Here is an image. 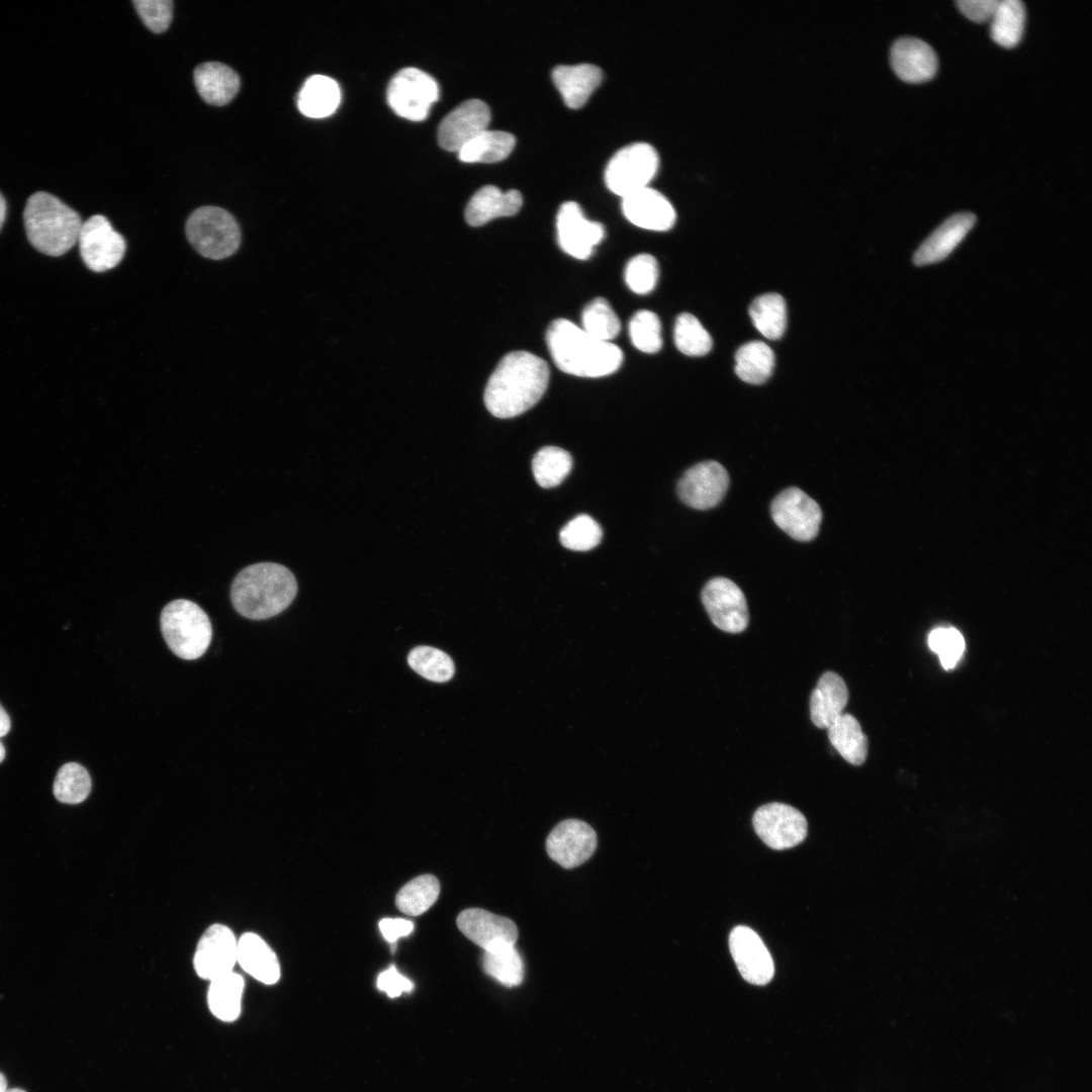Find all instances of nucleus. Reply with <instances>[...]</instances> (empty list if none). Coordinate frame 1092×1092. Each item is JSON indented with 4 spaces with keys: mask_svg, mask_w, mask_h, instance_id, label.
<instances>
[{
    "mask_svg": "<svg viewBox=\"0 0 1092 1092\" xmlns=\"http://www.w3.org/2000/svg\"><path fill=\"white\" fill-rule=\"evenodd\" d=\"M482 967L486 975L506 987L519 986L524 979V961L515 944L507 943L484 950Z\"/></svg>",
    "mask_w": 1092,
    "mask_h": 1092,
    "instance_id": "473e14b6",
    "label": "nucleus"
},
{
    "mask_svg": "<svg viewBox=\"0 0 1092 1092\" xmlns=\"http://www.w3.org/2000/svg\"><path fill=\"white\" fill-rule=\"evenodd\" d=\"M515 136L504 130L485 129L457 153L465 163H493L506 159L514 150Z\"/></svg>",
    "mask_w": 1092,
    "mask_h": 1092,
    "instance_id": "7c9ffc66",
    "label": "nucleus"
},
{
    "mask_svg": "<svg viewBox=\"0 0 1092 1092\" xmlns=\"http://www.w3.org/2000/svg\"><path fill=\"white\" fill-rule=\"evenodd\" d=\"M632 344L644 353L653 354L662 346L661 324L658 316L646 309L637 311L629 323Z\"/></svg>",
    "mask_w": 1092,
    "mask_h": 1092,
    "instance_id": "37998d69",
    "label": "nucleus"
},
{
    "mask_svg": "<svg viewBox=\"0 0 1092 1092\" xmlns=\"http://www.w3.org/2000/svg\"><path fill=\"white\" fill-rule=\"evenodd\" d=\"M194 83L201 98L211 105H225L240 89V78L229 66L207 62L194 71Z\"/></svg>",
    "mask_w": 1092,
    "mask_h": 1092,
    "instance_id": "bb28decb",
    "label": "nucleus"
},
{
    "mask_svg": "<svg viewBox=\"0 0 1092 1092\" xmlns=\"http://www.w3.org/2000/svg\"><path fill=\"white\" fill-rule=\"evenodd\" d=\"M490 121L488 105L479 99H469L450 111L438 127V142L442 149L458 152L477 134L487 129Z\"/></svg>",
    "mask_w": 1092,
    "mask_h": 1092,
    "instance_id": "f3484780",
    "label": "nucleus"
},
{
    "mask_svg": "<svg viewBox=\"0 0 1092 1092\" xmlns=\"http://www.w3.org/2000/svg\"><path fill=\"white\" fill-rule=\"evenodd\" d=\"M160 624L167 645L180 658L197 659L210 644L209 618L194 602L184 599L170 602L161 613Z\"/></svg>",
    "mask_w": 1092,
    "mask_h": 1092,
    "instance_id": "39448f33",
    "label": "nucleus"
},
{
    "mask_svg": "<svg viewBox=\"0 0 1092 1092\" xmlns=\"http://www.w3.org/2000/svg\"><path fill=\"white\" fill-rule=\"evenodd\" d=\"M340 101L341 90L338 83L324 75H313L306 79L297 95L299 111L311 118L333 114Z\"/></svg>",
    "mask_w": 1092,
    "mask_h": 1092,
    "instance_id": "cd10ccee",
    "label": "nucleus"
},
{
    "mask_svg": "<svg viewBox=\"0 0 1092 1092\" xmlns=\"http://www.w3.org/2000/svg\"><path fill=\"white\" fill-rule=\"evenodd\" d=\"M929 648L939 655L943 668L956 666L965 650L963 635L954 628H937L928 636Z\"/></svg>",
    "mask_w": 1092,
    "mask_h": 1092,
    "instance_id": "a18cd8bd",
    "label": "nucleus"
},
{
    "mask_svg": "<svg viewBox=\"0 0 1092 1092\" xmlns=\"http://www.w3.org/2000/svg\"><path fill=\"white\" fill-rule=\"evenodd\" d=\"M10 730V719L7 712L0 705V737L5 736Z\"/></svg>",
    "mask_w": 1092,
    "mask_h": 1092,
    "instance_id": "3c124183",
    "label": "nucleus"
},
{
    "mask_svg": "<svg viewBox=\"0 0 1092 1092\" xmlns=\"http://www.w3.org/2000/svg\"><path fill=\"white\" fill-rule=\"evenodd\" d=\"M601 526L587 515H578L560 531V543L567 549L587 551L598 546L602 539Z\"/></svg>",
    "mask_w": 1092,
    "mask_h": 1092,
    "instance_id": "79ce46f5",
    "label": "nucleus"
},
{
    "mask_svg": "<svg viewBox=\"0 0 1092 1092\" xmlns=\"http://www.w3.org/2000/svg\"><path fill=\"white\" fill-rule=\"evenodd\" d=\"M376 986L390 998L410 993L414 989L413 982L402 976L393 965L379 974Z\"/></svg>",
    "mask_w": 1092,
    "mask_h": 1092,
    "instance_id": "de8ad7c7",
    "label": "nucleus"
},
{
    "mask_svg": "<svg viewBox=\"0 0 1092 1092\" xmlns=\"http://www.w3.org/2000/svg\"><path fill=\"white\" fill-rule=\"evenodd\" d=\"M659 165L656 150L647 143L630 144L619 150L605 170L607 187L624 197L647 187Z\"/></svg>",
    "mask_w": 1092,
    "mask_h": 1092,
    "instance_id": "0eeeda50",
    "label": "nucleus"
},
{
    "mask_svg": "<svg viewBox=\"0 0 1092 1092\" xmlns=\"http://www.w3.org/2000/svg\"><path fill=\"white\" fill-rule=\"evenodd\" d=\"M91 778L87 769L77 763L68 762L60 767L53 786L54 796L65 804H79L90 794Z\"/></svg>",
    "mask_w": 1092,
    "mask_h": 1092,
    "instance_id": "58836bf2",
    "label": "nucleus"
},
{
    "mask_svg": "<svg viewBox=\"0 0 1092 1092\" xmlns=\"http://www.w3.org/2000/svg\"><path fill=\"white\" fill-rule=\"evenodd\" d=\"M673 337L676 348L688 356H704L713 346L709 333L691 313H681L676 317Z\"/></svg>",
    "mask_w": 1092,
    "mask_h": 1092,
    "instance_id": "a19ab883",
    "label": "nucleus"
},
{
    "mask_svg": "<svg viewBox=\"0 0 1092 1092\" xmlns=\"http://www.w3.org/2000/svg\"><path fill=\"white\" fill-rule=\"evenodd\" d=\"M732 958L742 978L753 985H765L775 974L774 961L758 934L749 927L736 926L729 936Z\"/></svg>",
    "mask_w": 1092,
    "mask_h": 1092,
    "instance_id": "a211bd4d",
    "label": "nucleus"
},
{
    "mask_svg": "<svg viewBox=\"0 0 1092 1092\" xmlns=\"http://www.w3.org/2000/svg\"><path fill=\"white\" fill-rule=\"evenodd\" d=\"M23 222L32 247L53 257L64 255L78 242L83 223L76 210L43 191L28 197Z\"/></svg>",
    "mask_w": 1092,
    "mask_h": 1092,
    "instance_id": "20e7f679",
    "label": "nucleus"
},
{
    "mask_svg": "<svg viewBox=\"0 0 1092 1092\" xmlns=\"http://www.w3.org/2000/svg\"><path fill=\"white\" fill-rule=\"evenodd\" d=\"M557 239L560 248L568 255L587 259L595 246L605 237L604 225L588 220L580 206L574 201H567L559 207L556 218Z\"/></svg>",
    "mask_w": 1092,
    "mask_h": 1092,
    "instance_id": "2eb2a0df",
    "label": "nucleus"
},
{
    "mask_svg": "<svg viewBox=\"0 0 1092 1092\" xmlns=\"http://www.w3.org/2000/svg\"><path fill=\"white\" fill-rule=\"evenodd\" d=\"M439 87L434 78L417 68H404L390 80L387 102L400 117L421 121L427 118L438 100Z\"/></svg>",
    "mask_w": 1092,
    "mask_h": 1092,
    "instance_id": "6e6552de",
    "label": "nucleus"
},
{
    "mask_svg": "<svg viewBox=\"0 0 1092 1092\" xmlns=\"http://www.w3.org/2000/svg\"><path fill=\"white\" fill-rule=\"evenodd\" d=\"M890 61L895 74L907 83L932 79L938 64L933 49L916 37L898 38L892 46Z\"/></svg>",
    "mask_w": 1092,
    "mask_h": 1092,
    "instance_id": "412c9836",
    "label": "nucleus"
},
{
    "mask_svg": "<svg viewBox=\"0 0 1092 1092\" xmlns=\"http://www.w3.org/2000/svg\"><path fill=\"white\" fill-rule=\"evenodd\" d=\"M185 230L193 248L208 259L228 258L241 243V231L235 217L216 206L195 209L189 215Z\"/></svg>",
    "mask_w": 1092,
    "mask_h": 1092,
    "instance_id": "423d86ee",
    "label": "nucleus"
},
{
    "mask_svg": "<svg viewBox=\"0 0 1092 1092\" xmlns=\"http://www.w3.org/2000/svg\"><path fill=\"white\" fill-rule=\"evenodd\" d=\"M522 203L523 197L518 190L503 191L496 186L485 185L469 199L465 220L472 226H480L493 218L516 214Z\"/></svg>",
    "mask_w": 1092,
    "mask_h": 1092,
    "instance_id": "5701e85b",
    "label": "nucleus"
},
{
    "mask_svg": "<svg viewBox=\"0 0 1092 1092\" xmlns=\"http://www.w3.org/2000/svg\"><path fill=\"white\" fill-rule=\"evenodd\" d=\"M546 343L555 365L579 377H603L616 372L624 356L613 343L598 340L566 318L553 321Z\"/></svg>",
    "mask_w": 1092,
    "mask_h": 1092,
    "instance_id": "f03ea898",
    "label": "nucleus"
},
{
    "mask_svg": "<svg viewBox=\"0 0 1092 1092\" xmlns=\"http://www.w3.org/2000/svg\"><path fill=\"white\" fill-rule=\"evenodd\" d=\"M440 883L433 875L419 876L405 884L397 893L395 904L407 915L426 912L438 899Z\"/></svg>",
    "mask_w": 1092,
    "mask_h": 1092,
    "instance_id": "c9c22d12",
    "label": "nucleus"
},
{
    "mask_svg": "<svg viewBox=\"0 0 1092 1092\" xmlns=\"http://www.w3.org/2000/svg\"><path fill=\"white\" fill-rule=\"evenodd\" d=\"M602 70L593 64L559 65L552 71V80L564 103L572 109L583 106L601 84Z\"/></svg>",
    "mask_w": 1092,
    "mask_h": 1092,
    "instance_id": "393cba45",
    "label": "nucleus"
},
{
    "mask_svg": "<svg viewBox=\"0 0 1092 1092\" xmlns=\"http://www.w3.org/2000/svg\"><path fill=\"white\" fill-rule=\"evenodd\" d=\"M244 979L234 971L210 981L207 1003L211 1013L222 1021H233L241 1013Z\"/></svg>",
    "mask_w": 1092,
    "mask_h": 1092,
    "instance_id": "c756f323",
    "label": "nucleus"
},
{
    "mask_svg": "<svg viewBox=\"0 0 1092 1092\" xmlns=\"http://www.w3.org/2000/svg\"><path fill=\"white\" fill-rule=\"evenodd\" d=\"M702 603L712 623L728 633H740L748 625L749 614L744 594L726 577H714L702 590Z\"/></svg>",
    "mask_w": 1092,
    "mask_h": 1092,
    "instance_id": "9b49d317",
    "label": "nucleus"
},
{
    "mask_svg": "<svg viewBox=\"0 0 1092 1092\" xmlns=\"http://www.w3.org/2000/svg\"><path fill=\"white\" fill-rule=\"evenodd\" d=\"M1025 24V7L1019 0H999L991 18L990 33L1000 47L1014 48L1021 39Z\"/></svg>",
    "mask_w": 1092,
    "mask_h": 1092,
    "instance_id": "72a5a7b5",
    "label": "nucleus"
},
{
    "mask_svg": "<svg viewBox=\"0 0 1092 1092\" xmlns=\"http://www.w3.org/2000/svg\"><path fill=\"white\" fill-rule=\"evenodd\" d=\"M749 315L754 327L766 339L778 340L784 335L787 307L780 294L766 293L756 297L749 307Z\"/></svg>",
    "mask_w": 1092,
    "mask_h": 1092,
    "instance_id": "f704fd0d",
    "label": "nucleus"
},
{
    "mask_svg": "<svg viewBox=\"0 0 1092 1092\" xmlns=\"http://www.w3.org/2000/svg\"><path fill=\"white\" fill-rule=\"evenodd\" d=\"M755 832L774 849H786L801 843L807 835V821L796 808L784 803L759 807L752 818Z\"/></svg>",
    "mask_w": 1092,
    "mask_h": 1092,
    "instance_id": "f8f14e48",
    "label": "nucleus"
},
{
    "mask_svg": "<svg viewBox=\"0 0 1092 1092\" xmlns=\"http://www.w3.org/2000/svg\"><path fill=\"white\" fill-rule=\"evenodd\" d=\"M729 486V475L717 461L700 462L689 468L677 483L679 498L696 510L716 507Z\"/></svg>",
    "mask_w": 1092,
    "mask_h": 1092,
    "instance_id": "ddd939ff",
    "label": "nucleus"
},
{
    "mask_svg": "<svg viewBox=\"0 0 1092 1092\" xmlns=\"http://www.w3.org/2000/svg\"><path fill=\"white\" fill-rule=\"evenodd\" d=\"M658 264L649 254H639L628 262L625 269V281L635 293L646 294L656 285Z\"/></svg>",
    "mask_w": 1092,
    "mask_h": 1092,
    "instance_id": "c03bdc74",
    "label": "nucleus"
},
{
    "mask_svg": "<svg viewBox=\"0 0 1092 1092\" xmlns=\"http://www.w3.org/2000/svg\"><path fill=\"white\" fill-rule=\"evenodd\" d=\"M775 362V353L765 343L751 341L737 350L735 372L744 382L761 384L771 375Z\"/></svg>",
    "mask_w": 1092,
    "mask_h": 1092,
    "instance_id": "2f4dec72",
    "label": "nucleus"
},
{
    "mask_svg": "<svg viewBox=\"0 0 1092 1092\" xmlns=\"http://www.w3.org/2000/svg\"><path fill=\"white\" fill-rule=\"evenodd\" d=\"M975 222L976 216L971 212H959L945 219L917 249L914 264L924 266L945 259Z\"/></svg>",
    "mask_w": 1092,
    "mask_h": 1092,
    "instance_id": "4be33fe9",
    "label": "nucleus"
},
{
    "mask_svg": "<svg viewBox=\"0 0 1092 1092\" xmlns=\"http://www.w3.org/2000/svg\"><path fill=\"white\" fill-rule=\"evenodd\" d=\"M6 209H7V206H6L5 198L3 197V195L0 192V229H1V226H2V224L4 222V220H5Z\"/></svg>",
    "mask_w": 1092,
    "mask_h": 1092,
    "instance_id": "603ef678",
    "label": "nucleus"
},
{
    "mask_svg": "<svg viewBox=\"0 0 1092 1092\" xmlns=\"http://www.w3.org/2000/svg\"><path fill=\"white\" fill-rule=\"evenodd\" d=\"M296 593V579L287 567L261 562L239 572L232 584L231 599L240 615L264 620L284 611Z\"/></svg>",
    "mask_w": 1092,
    "mask_h": 1092,
    "instance_id": "7ed1b4c3",
    "label": "nucleus"
},
{
    "mask_svg": "<svg viewBox=\"0 0 1092 1092\" xmlns=\"http://www.w3.org/2000/svg\"><path fill=\"white\" fill-rule=\"evenodd\" d=\"M549 376V367L540 357L526 351L511 352L490 375L484 390V404L496 418L517 417L541 399Z\"/></svg>",
    "mask_w": 1092,
    "mask_h": 1092,
    "instance_id": "f257e3e1",
    "label": "nucleus"
},
{
    "mask_svg": "<svg viewBox=\"0 0 1092 1092\" xmlns=\"http://www.w3.org/2000/svg\"><path fill=\"white\" fill-rule=\"evenodd\" d=\"M828 729L831 745L850 764L860 765L868 755V738L859 722L843 713Z\"/></svg>",
    "mask_w": 1092,
    "mask_h": 1092,
    "instance_id": "c85d7f7f",
    "label": "nucleus"
},
{
    "mask_svg": "<svg viewBox=\"0 0 1092 1092\" xmlns=\"http://www.w3.org/2000/svg\"><path fill=\"white\" fill-rule=\"evenodd\" d=\"M456 922L459 930L483 950L507 943L516 944L519 936L511 919L480 908L463 910Z\"/></svg>",
    "mask_w": 1092,
    "mask_h": 1092,
    "instance_id": "6ab92c4d",
    "label": "nucleus"
},
{
    "mask_svg": "<svg viewBox=\"0 0 1092 1092\" xmlns=\"http://www.w3.org/2000/svg\"><path fill=\"white\" fill-rule=\"evenodd\" d=\"M7 1089V1080L5 1076L0 1072V1092H5Z\"/></svg>",
    "mask_w": 1092,
    "mask_h": 1092,
    "instance_id": "864d4df0",
    "label": "nucleus"
},
{
    "mask_svg": "<svg viewBox=\"0 0 1092 1092\" xmlns=\"http://www.w3.org/2000/svg\"><path fill=\"white\" fill-rule=\"evenodd\" d=\"M237 963L263 984L273 985L280 978V965L276 953L256 933L246 932L239 938Z\"/></svg>",
    "mask_w": 1092,
    "mask_h": 1092,
    "instance_id": "a878e982",
    "label": "nucleus"
},
{
    "mask_svg": "<svg viewBox=\"0 0 1092 1092\" xmlns=\"http://www.w3.org/2000/svg\"><path fill=\"white\" fill-rule=\"evenodd\" d=\"M78 243L83 262L94 272H104L115 267L123 258L126 248L123 237L100 214L93 215L82 223Z\"/></svg>",
    "mask_w": 1092,
    "mask_h": 1092,
    "instance_id": "9d476101",
    "label": "nucleus"
},
{
    "mask_svg": "<svg viewBox=\"0 0 1092 1092\" xmlns=\"http://www.w3.org/2000/svg\"><path fill=\"white\" fill-rule=\"evenodd\" d=\"M379 929L388 942L395 944L398 938L413 932L414 923L402 918H384L379 921Z\"/></svg>",
    "mask_w": 1092,
    "mask_h": 1092,
    "instance_id": "8fccbe9b",
    "label": "nucleus"
},
{
    "mask_svg": "<svg viewBox=\"0 0 1092 1092\" xmlns=\"http://www.w3.org/2000/svg\"><path fill=\"white\" fill-rule=\"evenodd\" d=\"M238 940L223 924H212L200 937L194 954L196 974L205 980L233 972L237 964Z\"/></svg>",
    "mask_w": 1092,
    "mask_h": 1092,
    "instance_id": "dca6fc26",
    "label": "nucleus"
},
{
    "mask_svg": "<svg viewBox=\"0 0 1092 1092\" xmlns=\"http://www.w3.org/2000/svg\"><path fill=\"white\" fill-rule=\"evenodd\" d=\"M848 699L843 678L834 671L824 672L810 697L813 724L820 729L830 727L843 714Z\"/></svg>",
    "mask_w": 1092,
    "mask_h": 1092,
    "instance_id": "b1692460",
    "label": "nucleus"
},
{
    "mask_svg": "<svg viewBox=\"0 0 1092 1092\" xmlns=\"http://www.w3.org/2000/svg\"><path fill=\"white\" fill-rule=\"evenodd\" d=\"M5 1092H26V1091H24V1090H22L20 1088H11V1089H7Z\"/></svg>",
    "mask_w": 1092,
    "mask_h": 1092,
    "instance_id": "6e6d98bb",
    "label": "nucleus"
},
{
    "mask_svg": "<svg viewBox=\"0 0 1092 1092\" xmlns=\"http://www.w3.org/2000/svg\"><path fill=\"white\" fill-rule=\"evenodd\" d=\"M770 514L777 526L797 541L814 539L820 528V506L798 487L781 491L770 505Z\"/></svg>",
    "mask_w": 1092,
    "mask_h": 1092,
    "instance_id": "1a4fd4ad",
    "label": "nucleus"
},
{
    "mask_svg": "<svg viewBox=\"0 0 1092 1092\" xmlns=\"http://www.w3.org/2000/svg\"><path fill=\"white\" fill-rule=\"evenodd\" d=\"M133 5L144 23L152 31L163 32L169 27L173 15L171 0H135Z\"/></svg>",
    "mask_w": 1092,
    "mask_h": 1092,
    "instance_id": "49530a36",
    "label": "nucleus"
},
{
    "mask_svg": "<svg viewBox=\"0 0 1092 1092\" xmlns=\"http://www.w3.org/2000/svg\"><path fill=\"white\" fill-rule=\"evenodd\" d=\"M622 209L630 222L650 231H668L676 219L670 201L648 186L622 197Z\"/></svg>",
    "mask_w": 1092,
    "mask_h": 1092,
    "instance_id": "aec40b11",
    "label": "nucleus"
},
{
    "mask_svg": "<svg viewBox=\"0 0 1092 1092\" xmlns=\"http://www.w3.org/2000/svg\"><path fill=\"white\" fill-rule=\"evenodd\" d=\"M596 848V831L578 819L561 821L546 839L548 855L564 869L580 866L593 855Z\"/></svg>",
    "mask_w": 1092,
    "mask_h": 1092,
    "instance_id": "4468645a",
    "label": "nucleus"
},
{
    "mask_svg": "<svg viewBox=\"0 0 1092 1092\" xmlns=\"http://www.w3.org/2000/svg\"><path fill=\"white\" fill-rule=\"evenodd\" d=\"M999 0H959L956 2L960 11L974 22H985L992 18Z\"/></svg>",
    "mask_w": 1092,
    "mask_h": 1092,
    "instance_id": "09e8293b",
    "label": "nucleus"
},
{
    "mask_svg": "<svg viewBox=\"0 0 1092 1092\" xmlns=\"http://www.w3.org/2000/svg\"><path fill=\"white\" fill-rule=\"evenodd\" d=\"M4 757H5V748H4L3 744H2V742L0 741V763L2 762Z\"/></svg>",
    "mask_w": 1092,
    "mask_h": 1092,
    "instance_id": "5fc2aeb1",
    "label": "nucleus"
},
{
    "mask_svg": "<svg viewBox=\"0 0 1092 1092\" xmlns=\"http://www.w3.org/2000/svg\"><path fill=\"white\" fill-rule=\"evenodd\" d=\"M411 668L421 676L435 682L450 680L455 672L452 658L444 651L431 646H417L407 655Z\"/></svg>",
    "mask_w": 1092,
    "mask_h": 1092,
    "instance_id": "4c0bfd02",
    "label": "nucleus"
},
{
    "mask_svg": "<svg viewBox=\"0 0 1092 1092\" xmlns=\"http://www.w3.org/2000/svg\"><path fill=\"white\" fill-rule=\"evenodd\" d=\"M572 468L570 454L558 447L547 446L540 449L532 461V471L536 482L544 488L559 485Z\"/></svg>",
    "mask_w": 1092,
    "mask_h": 1092,
    "instance_id": "e433bc0d",
    "label": "nucleus"
},
{
    "mask_svg": "<svg viewBox=\"0 0 1092 1092\" xmlns=\"http://www.w3.org/2000/svg\"><path fill=\"white\" fill-rule=\"evenodd\" d=\"M582 330L592 337L610 342L621 330V323L610 303L602 297L585 305L581 315Z\"/></svg>",
    "mask_w": 1092,
    "mask_h": 1092,
    "instance_id": "ea45409f",
    "label": "nucleus"
}]
</instances>
